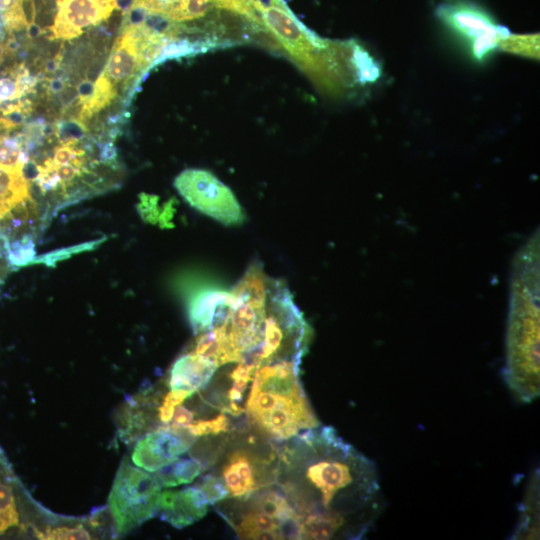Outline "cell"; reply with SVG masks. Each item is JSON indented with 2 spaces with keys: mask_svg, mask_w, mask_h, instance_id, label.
<instances>
[{
  "mask_svg": "<svg viewBox=\"0 0 540 540\" xmlns=\"http://www.w3.org/2000/svg\"><path fill=\"white\" fill-rule=\"evenodd\" d=\"M279 449L275 484L292 505L298 539H362L383 509L375 464L332 427H316Z\"/></svg>",
  "mask_w": 540,
  "mask_h": 540,
  "instance_id": "1",
  "label": "cell"
},
{
  "mask_svg": "<svg viewBox=\"0 0 540 540\" xmlns=\"http://www.w3.org/2000/svg\"><path fill=\"white\" fill-rule=\"evenodd\" d=\"M208 502L198 487L161 492L157 514L160 519L181 529L202 519Z\"/></svg>",
  "mask_w": 540,
  "mask_h": 540,
  "instance_id": "11",
  "label": "cell"
},
{
  "mask_svg": "<svg viewBox=\"0 0 540 540\" xmlns=\"http://www.w3.org/2000/svg\"><path fill=\"white\" fill-rule=\"evenodd\" d=\"M192 395V393L185 390L171 389L158 409L160 421L167 425L171 421L176 407Z\"/></svg>",
  "mask_w": 540,
  "mask_h": 540,
  "instance_id": "21",
  "label": "cell"
},
{
  "mask_svg": "<svg viewBox=\"0 0 540 540\" xmlns=\"http://www.w3.org/2000/svg\"><path fill=\"white\" fill-rule=\"evenodd\" d=\"M234 302V294L219 291H205L191 298L188 314L194 332L200 334L221 325Z\"/></svg>",
  "mask_w": 540,
  "mask_h": 540,
  "instance_id": "12",
  "label": "cell"
},
{
  "mask_svg": "<svg viewBox=\"0 0 540 540\" xmlns=\"http://www.w3.org/2000/svg\"><path fill=\"white\" fill-rule=\"evenodd\" d=\"M157 201L158 198L155 196L141 194L138 210L144 220L166 226V223H168L172 217V210L160 212Z\"/></svg>",
  "mask_w": 540,
  "mask_h": 540,
  "instance_id": "20",
  "label": "cell"
},
{
  "mask_svg": "<svg viewBox=\"0 0 540 540\" xmlns=\"http://www.w3.org/2000/svg\"><path fill=\"white\" fill-rule=\"evenodd\" d=\"M217 368L213 361L204 356L193 352L184 354L170 370L169 387L194 394L211 380Z\"/></svg>",
  "mask_w": 540,
  "mask_h": 540,
  "instance_id": "13",
  "label": "cell"
},
{
  "mask_svg": "<svg viewBox=\"0 0 540 540\" xmlns=\"http://www.w3.org/2000/svg\"><path fill=\"white\" fill-rule=\"evenodd\" d=\"M41 539L50 540H71V539H90V534L81 525L78 526H62L53 529H48L44 533H38Z\"/></svg>",
  "mask_w": 540,
  "mask_h": 540,
  "instance_id": "23",
  "label": "cell"
},
{
  "mask_svg": "<svg viewBox=\"0 0 540 540\" xmlns=\"http://www.w3.org/2000/svg\"><path fill=\"white\" fill-rule=\"evenodd\" d=\"M197 487L201 490L210 505L217 504L228 498V492L223 482L213 473L203 476Z\"/></svg>",
  "mask_w": 540,
  "mask_h": 540,
  "instance_id": "19",
  "label": "cell"
},
{
  "mask_svg": "<svg viewBox=\"0 0 540 540\" xmlns=\"http://www.w3.org/2000/svg\"><path fill=\"white\" fill-rule=\"evenodd\" d=\"M216 456L214 472L223 482L228 498L243 499L275 484L279 449L253 436L233 438ZM227 498V499H228Z\"/></svg>",
  "mask_w": 540,
  "mask_h": 540,
  "instance_id": "4",
  "label": "cell"
},
{
  "mask_svg": "<svg viewBox=\"0 0 540 540\" xmlns=\"http://www.w3.org/2000/svg\"><path fill=\"white\" fill-rule=\"evenodd\" d=\"M18 524L19 514L12 489L0 480V535Z\"/></svg>",
  "mask_w": 540,
  "mask_h": 540,
  "instance_id": "15",
  "label": "cell"
},
{
  "mask_svg": "<svg viewBox=\"0 0 540 540\" xmlns=\"http://www.w3.org/2000/svg\"><path fill=\"white\" fill-rule=\"evenodd\" d=\"M539 315L536 306L519 305L511 312L504 379L521 402L539 396Z\"/></svg>",
  "mask_w": 540,
  "mask_h": 540,
  "instance_id": "5",
  "label": "cell"
},
{
  "mask_svg": "<svg viewBox=\"0 0 540 540\" xmlns=\"http://www.w3.org/2000/svg\"><path fill=\"white\" fill-rule=\"evenodd\" d=\"M194 421V414L187 408L177 406L171 419L172 427L187 428Z\"/></svg>",
  "mask_w": 540,
  "mask_h": 540,
  "instance_id": "24",
  "label": "cell"
},
{
  "mask_svg": "<svg viewBox=\"0 0 540 540\" xmlns=\"http://www.w3.org/2000/svg\"><path fill=\"white\" fill-rule=\"evenodd\" d=\"M538 481L534 479L532 482V487L529 489L528 497L526 498V516L521 522V528L519 529V535L520 536H526V538L529 537V527L533 526L536 531V504L538 503ZM530 535H532V532L530 530Z\"/></svg>",
  "mask_w": 540,
  "mask_h": 540,
  "instance_id": "22",
  "label": "cell"
},
{
  "mask_svg": "<svg viewBox=\"0 0 540 540\" xmlns=\"http://www.w3.org/2000/svg\"><path fill=\"white\" fill-rule=\"evenodd\" d=\"M116 9L117 0H57V13L48 38L79 37L86 28L108 20Z\"/></svg>",
  "mask_w": 540,
  "mask_h": 540,
  "instance_id": "9",
  "label": "cell"
},
{
  "mask_svg": "<svg viewBox=\"0 0 540 540\" xmlns=\"http://www.w3.org/2000/svg\"><path fill=\"white\" fill-rule=\"evenodd\" d=\"M104 241H105V238H102V239H97V240L81 243L75 246H69L67 248L54 250L47 254L36 257L34 261L32 262V264L42 263L49 267H55V265L58 262L65 260L76 253L93 250Z\"/></svg>",
  "mask_w": 540,
  "mask_h": 540,
  "instance_id": "17",
  "label": "cell"
},
{
  "mask_svg": "<svg viewBox=\"0 0 540 540\" xmlns=\"http://www.w3.org/2000/svg\"><path fill=\"white\" fill-rule=\"evenodd\" d=\"M174 187L192 207L223 224L238 225L245 219L233 192L209 171L186 169Z\"/></svg>",
  "mask_w": 540,
  "mask_h": 540,
  "instance_id": "7",
  "label": "cell"
},
{
  "mask_svg": "<svg viewBox=\"0 0 540 540\" xmlns=\"http://www.w3.org/2000/svg\"><path fill=\"white\" fill-rule=\"evenodd\" d=\"M217 504L219 514L241 539H298L294 509L276 484Z\"/></svg>",
  "mask_w": 540,
  "mask_h": 540,
  "instance_id": "3",
  "label": "cell"
},
{
  "mask_svg": "<svg viewBox=\"0 0 540 540\" xmlns=\"http://www.w3.org/2000/svg\"><path fill=\"white\" fill-rule=\"evenodd\" d=\"M101 75L119 92L137 75L144 74L141 35L133 25H122Z\"/></svg>",
  "mask_w": 540,
  "mask_h": 540,
  "instance_id": "10",
  "label": "cell"
},
{
  "mask_svg": "<svg viewBox=\"0 0 540 540\" xmlns=\"http://www.w3.org/2000/svg\"><path fill=\"white\" fill-rule=\"evenodd\" d=\"M204 469L205 465L199 459L179 458L156 471V476L162 486L175 487L192 482Z\"/></svg>",
  "mask_w": 540,
  "mask_h": 540,
  "instance_id": "14",
  "label": "cell"
},
{
  "mask_svg": "<svg viewBox=\"0 0 540 540\" xmlns=\"http://www.w3.org/2000/svg\"><path fill=\"white\" fill-rule=\"evenodd\" d=\"M230 421L224 413L208 419L193 421L188 427V431L195 437L219 435L229 430Z\"/></svg>",
  "mask_w": 540,
  "mask_h": 540,
  "instance_id": "18",
  "label": "cell"
},
{
  "mask_svg": "<svg viewBox=\"0 0 540 540\" xmlns=\"http://www.w3.org/2000/svg\"><path fill=\"white\" fill-rule=\"evenodd\" d=\"M35 258V242L30 234L24 235L10 244L8 259L12 267L18 268L32 264Z\"/></svg>",
  "mask_w": 540,
  "mask_h": 540,
  "instance_id": "16",
  "label": "cell"
},
{
  "mask_svg": "<svg viewBox=\"0 0 540 540\" xmlns=\"http://www.w3.org/2000/svg\"><path fill=\"white\" fill-rule=\"evenodd\" d=\"M162 485L150 474L126 461L118 468L108 503L119 534H127L157 514Z\"/></svg>",
  "mask_w": 540,
  "mask_h": 540,
  "instance_id": "6",
  "label": "cell"
},
{
  "mask_svg": "<svg viewBox=\"0 0 540 540\" xmlns=\"http://www.w3.org/2000/svg\"><path fill=\"white\" fill-rule=\"evenodd\" d=\"M195 439L187 428L170 425L159 427L136 443L132 462L143 470L156 472L179 459L194 444Z\"/></svg>",
  "mask_w": 540,
  "mask_h": 540,
  "instance_id": "8",
  "label": "cell"
},
{
  "mask_svg": "<svg viewBox=\"0 0 540 540\" xmlns=\"http://www.w3.org/2000/svg\"><path fill=\"white\" fill-rule=\"evenodd\" d=\"M300 363L276 361L257 366L245 411L264 436L286 441L320 426L299 380Z\"/></svg>",
  "mask_w": 540,
  "mask_h": 540,
  "instance_id": "2",
  "label": "cell"
},
{
  "mask_svg": "<svg viewBox=\"0 0 540 540\" xmlns=\"http://www.w3.org/2000/svg\"><path fill=\"white\" fill-rule=\"evenodd\" d=\"M1 27H2V23H1V21H0V29H1ZM0 32H1V31H0Z\"/></svg>",
  "mask_w": 540,
  "mask_h": 540,
  "instance_id": "25",
  "label": "cell"
}]
</instances>
